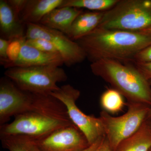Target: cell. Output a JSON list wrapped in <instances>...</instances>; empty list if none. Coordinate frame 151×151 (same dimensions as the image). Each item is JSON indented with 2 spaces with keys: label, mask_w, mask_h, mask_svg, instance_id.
<instances>
[{
  "label": "cell",
  "mask_w": 151,
  "mask_h": 151,
  "mask_svg": "<svg viewBox=\"0 0 151 151\" xmlns=\"http://www.w3.org/2000/svg\"><path fill=\"white\" fill-rule=\"evenodd\" d=\"M134 62H151V45L141 50L135 55Z\"/></svg>",
  "instance_id": "23"
},
{
  "label": "cell",
  "mask_w": 151,
  "mask_h": 151,
  "mask_svg": "<svg viewBox=\"0 0 151 151\" xmlns=\"http://www.w3.org/2000/svg\"><path fill=\"white\" fill-rule=\"evenodd\" d=\"M25 37L27 39H43L51 42L61 55L64 64L68 67L83 62L86 58L85 52L76 42L61 32L39 24H27Z\"/></svg>",
  "instance_id": "9"
},
{
  "label": "cell",
  "mask_w": 151,
  "mask_h": 151,
  "mask_svg": "<svg viewBox=\"0 0 151 151\" xmlns=\"http://www.w3.org/2000/svg\"><path fill=\"white\" fill-rule=\"evenodd\" d=\"M73 124L72 122L61 121L42 114L27 112L15 116L14 119L10 124L1 126L0 135L39 138Z\"/></svg>",
  "instance_id": "8"
},
{
  "label": "cell",
  "mask_w": 151,
  "mask_h": 151,
  "mask_svg": "<svg viewBox=\"0 0 151 151\" xmlns=\"http://www.w3.org/2000/svg\"><path fill=\"white\" fill-rule=\"evenodd\" d=\"M151 151V149H150V151Z\"/></svg>",
  "instance_id": "31"
},
{
  "label": "cell",
  "mask_w": 151,
  "mask_h": 151,
  "mask_svg": "<svg viewBox=\"0 0 151 151\" xmlns=\"http://www.w3.org/2000/svg\"><path fill=\"white\" fill-rule=\"evenodd\" d=\"M127 113L113 117L106 111L100 113L105 136L112 151H115L122 141L135 133L147 119L151 106L143 103L128 102Z\"/></svg>",
  "instance_id": "6"
},
{
  "label": "cell",
  "mask_w": 151,
  "mask_h": 151,
  "mask_svg": "<svg viewBox=\"0 0 151 151\" xmlns=\"http://www.w3.org/2000/svg\"><path fill=\"white\" fill-rule=\"evenodd\" d=\"M27 112L71 122L63 103L50 94L32 93L19 89L6 76L0 80V124H6L12 116Z\"/></svg>",
  "instance_id": "2"
},
{
  "label": "cell",
  "mask_w": 151,
  "mask_h": 151,
  "mask_svg": "<svg viewBox=\"0 0 151 151\" xmlns=\"http://www.w3.org/2000/svg\"><path fill=\"white\" fill-rule=\"evenodd\" d=\"M26 25L13 10L7 1H0L1 37L7 40L25 36Z\"/></svg>",
  "instance_id": "12"
},
{
  "label": "cell",
  "mask_w": 151,
  "mask_h": 151,
  "mask_svg": "<svg viewBox=\"0 0 151 151\" xmlns=\"http://www.w3.org/2000/svg\"><path fill=\"white\" fill-rule=\"evenodd\" d=\"M4 74L22 90L40 94L58 90L57 83L67 79L65 70L54 65L10 68Z\"/></svg>",
  "instance_id": "5"
},
{
  "label": "cell",
  "mask_w": 151,
  "mask_h": 151,
  "mask_svg": "<svg viewBox=\"0 0 151 151\" xmlns=\"http://www.w3.org/2000/svg\"><path fill=\"white\" fill-rule=\"evenodd\" d=\"M9 40L0 38V63L4 66L8 61L7 51Z\"/></svg>",
  "instance_id": "25"
},
{
  "label": "cell",
  "mask_w": 151,
  "mask_h": 151,
  "mask_svg": "<svg viewBox=\"0 0 151 151\" xmlns=\"http://www.w3.org/2000/svg\"><path fill=\"white\" fill-rule=\"evenodd\" d=\"M151 27V0H119L104 12L98 27L139 32Z\"/></svg>",
  "instance_id": "4"
},
{
  "label": "cell",
  "mask_w": 151,
  "mask_h": 151,
  "mask_svg": "<svg viewBox=\"0 0 151 151\" xmlns=\"http://www.w3.org/2000/svg\"><path fill=\"white\" fill-rule=\"evenodd\" d=\"M90 68L94 75L111 84L128 102L151 106L150 82L135 66L124 65L114 60L104 59L91 63Z\"/></svg>",
  "instance_id": "3"
},
{
  "label": "cell",
  "mask_w": 151,
  "mask_h": 151,
  "mask_svg": "<svg viewBox=\"0 0 151 151\" xmlns=\"http://www.w3.org/2000/svg\"><path fill=\"white\" fill-rule=\"evenodd\" d=\"M26 43L40 51L51 53H59L57 49L51 42L43 39L26 38Z\"/></svg>",
  "instance_id": "20"
},
{
  "label": "cell",
  "mask_w": 151,
  "mask_h": 151,
  "mask_svg": "<svg viewBox=\"0 0 151 151\" xmlns=\"http://www.w3.org/2000/svg\"><path fill=\"white\" fill-rule=\"evenodd\" d=\"M9 40V42L7 51L8 61L4 66L6 69L8 68L11 64L18 59L22 46L26 40V37L25 36L22 37L14 38Z\"/></svg>",
  "instance_id": "19"
},
{
  "label": "cell",
  "mask_w": 151,
  "mask_h": 151,
  "mask_svg": "<svg viewBox=\"0 0 151 151\" xmlns=\"http://www.w3.org/2000/svg\"><path fill=\"white\" fill-rule=\"evenodd\" d=\"M147 121L148 122L149 124H150V126L151 127V119L150 120H147Z\"/></svg>",
  "instance_id": "30"
},
{
  "label": "cell",
  "mask_w": 151,
  "mask_h": 151,
  "mask_svg": "<svg viewBox=\"0 0 151 151\" xmlns=\"http://www.w3.org/2000/svg\"><path fill=\"white\" fill-rule=\"evenodd\" d=\"M83 12L82 9L72 7L57 8L44 17L39 24L68 35L73 22Z\"/></svg>",
  "instance_id": "13"
},
{
  "label": "cell",
  "mask_w": 151,
  "mask_h": 151,
  "mask_svg": "<svg viewBox=\"0 0 151 151\" xmlns=\"http://www.w3.org/2000/svg\"><path fill=\"white\" fill-rule=\"evenodd\" d=\"M22 137L40 151H81L91 146L74 124L60 128L40 137Z\"/></svg>",
  "instance_id": "10"
},
{
  "label": "cell",
  "mask_w": 151,
  "mask_h": 151,
  "mask_svg": "<svg viewBox=\"0 0 151 151\" xmlns=\"http://www.w3.org/2000/svg\"><path fill=\"white\" fill-rule=\"evenodd\" d=\"M104 12H83L74 21L68 35L70 39L76 41L96 29L103 18Z\"/></svg>",
  "instance_id": "15"
},
{
  "label": "cell",
  "mask_w": 151,
  "mask_h": 151,
  "mask_svg": "<svg viewBox=\"0 0 151 151\" xmlns=\"http://www.w3.org/2000/svg\"><path fill=\"white\" fill-rule=\"evenodd\" d=\"M3 147L9 151H30L14 136H1Z\"/></svg>",
  "instance_id": "21"
},
{
  "label": "cell",
  "mask_w": 151,
  "mask_h": 151,
  "mask_svg": "<svg viewBox=\"0 0 151 151\" xmlns=\"http://www.w3.org/2000/svg\"><path fill=\"white\" fill-rule=\"evenodd\" d=\"M93 151H113L105 136L98 147Z\"/></svg>",
  "instance_id": "27"
},
{
  "label": "cell",
  "mask_w": 151,
  "mask_h": 151,
  "mask_svg": "<svg viewBox=\"0 0 151 151\" xmlns=\"http://www.w3.org/2000/svg\"><path fill=\"white\" fill-rule=\"evenodd\" d=\"M100 103L103 111L113 114L122 111L125 105L123 95L113 88L103 92L100 97Z\"/></svg>",
  "instance_id": "18"
},
{
  "label": "cell",
  "mask_w": 151,
  "mask_h": 151,
  "mask_svg": "<svg viewBox=\"0 0 151 151\" xmlns=\"http://www.w3.org/2000/svg\"><path fill=\"white\" fill-rule=\"evenodd\" d=\"M151 149V127L146 120L135 133L120 143L115 151H149Z\"/></svg>",
  "instance_id": "16"
},
{
  "label": "cell",
  "mask_w": 151,
  "mask_h": 151,
  "mask_svg": "<svg viewBox=\"0 0 151 151\" xmlns=\"http://www.w3.org/2000/svg\"><path fill=\"white\" fill-rule=\"evenodd\" d=\"M134 62L135 63V67L145 78L149 81H151V62Z\"/></svg>",
  "instance_id": "24"
},
{
  "label": "cell",
  "mask_w": 151,
  "mask_h": 151,
  "mask_svg": "<svg viewBox=\"0 0 151 151\" xmlns=\"http://www.w3.org/2000/svg\"><path fill=\"white\" fill-rule=\"evenodd\" d=\"M49 94L65 105L70 120L84 134L90 145L105 137L100 118L86 115L76 105V101L80 96L79 90L70 84H65Z\"/></svg>",
  "instance_id": "7"
},
{
  "label": "cell",
  "mask_w": 151,
  "mask_h": 151,
  "mask_svg": "<svg viewBox=\"0 0 151 151\" xmlns=\"http://www.w3.org/2000/svg\"><path fill=\"white\" fill-rule=\"evenodd\" d=\"M76 42L91 63L104 59L133 61L138 52L151 45V35L140 32L97 27Z\"/></svg>",
  "instance_id": "1"
},
{
  "label": "cell",
  "mask_w": 151,
  "mask_h": 151,
  "mask_svg": "<svg viewBox=\"0 0 151 151\" xmlns=\"http://www.w3.org/2000/svg\"><path fill=\"white\" fill-rule=\"evenodd\" d=\"M140 32L144 33L150 35H151V27L143 30L141 31Z\"/></svg>",
  "instance_id": "28"
},
{
  "label": "cell",
  "mask_w": 151,
  "mask_h": 151,
  "mask_svg": "<svg viewBox=\"0 0 151 151\" xmlns=\"http://www.w3.org/2000/svg\"><path fill=\"white\" fill-rule=\"evenodd\" d=\"M16 137L19 140L20 142H21L25 146V147H26L27 148L28 150H29L30 151H40L39 150V149L36 147L34 145H33L30 142L28 141L26 139H25L23 137L21 136H14ZM102 138V139H100L98 141H97L96 142L94 143L93 145H91L90 147H89L87 148V149H85V150H84L81 151H93L94 150H95V149L97 148L98 146L99 145H100V142H101V141H102V139H103V138Z\"/></svg>",
  "instance_id": "22"
},
{
  "label": "cell",
  "mask_w": 151,
  "mask_h": 151,
  "mask_svg": "<svg viewBox=\"0 0 151 151\" xmlns=\"http://www.w3.org/2000/svg\"><path fill=\"white\" fill-rule=\"evenodd\" d=\"M7 1L14 12L20 17L26 6L28 0H8Z\"/></svg>",
  "instance_id": "26"
},
{
  "label": "cell",
  "mask_w": 151,
  "mask_h": 151,
  "mask_svg": "<svg viewBox=\"0 0 151 151\" xmlns=\"http://www.w3.org/2000/svg\"><path fill=\"white\" fill-rule=\"evenodd\" d=\"M150 82V84L151 87V81H149ZM151 119V106L150 107V111H149L148 116H147V119L146 120H150Z\"/></svg>",
  "instance_id": "29"
},
{
  "label": "cell",
  "mask_w": 151,
  "mask_h": 151,
  "mask_svg": "<svg viewBox=\"0 0 151 151\" xmlns=\"http://www.w3.org/2000/svg\"><path fill=\"white\" fill-rule=\"evenodd\" d=\"M63 0H28L27 4L20 16L21 20L28 24H39L50 12L59 7Z\"/></svg>",
  "instance_id": "14"
},
{
  "label": "cell",
  "mask_w": 151,
  "mask_h": 151,
  "mask_svg": "<svg viewBox=\"0 0 151 151\" xmlns=\"http://www.w3.org/2000/svg\"><path fill=\"white\" fill-rule=\"evenodd\" d=\"M63 64L64 61L59 53L40 51L26 43L25 41L22 46L18 59L9 68L47 65L60 67Z\"/></svg>",
  "instance_id": "11"
},
{
  "label": "cell",
  "mask_w": 151,
  "mask_h": 151,
  "mask_svg": "<svg viewBox=\"0 0 151 151\" xmlns=\"http://www.w3.org/2000/svg\"><path fill=\"white\" fill-rule=\"evenodd\" d=\"M119 0H63L60 7L86 9L94 12H105L116 5Z\"/></svg>",
  "instance_id": "17"
}]
</instances>
